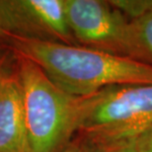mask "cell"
<instances>
[{"mask_svg": "<svg viewBox=\"0 0 152 152\" xmlns=\"http://www.w3.org/2000/svg\"><path fill=\"white\" fill-rule=\"evenodd\" d=\"M11 47L64 92L87 98L106 88L152 83V64L89 47L7 33Z\"/></svg>", "mask_w": 152, "mask_h": 152, "instance_id": "6da1fadb", "label": "cell"}, {"mask_svg": "<svg viewBox=\"0 0 152 152\" xmlns=\"http://www.w3.org/2000/svg\"><path fill=\"white\" fill-rule=\"evenodd\" d=\"M18 76L28 152H59L79 129L85 98L64 92L30 60L22 58Z\"/></svg>", "mask_w": 152, "mask_h": 152, "instance_id": "7a4b0ae2", "label": "cell"}, {"mask_svg": "<svg viewBox=\"0 0 152 152\" xmlns=\"http://www.w3.org/2000/svg\"><path fill=\"white\" fill-rule=\"evenodd\" d=\"M152 124V83L106 88L84 99L79 129L94 143L112 147Z\"/></svg>", "mask_w": 152, "mask_h": 152, "instance_id": "3957f363", "label": "cell"}, {"mask_svg": "<svg viewBox=\"0 0 152 152\" xmlns=\"http://www.w3.org/2000/svg\"><path fill=\"white\" fill-rule=\"evenodd\" d=\"M64 5L72 36L89 48L137 59L130 22L108 1L64 0Z\"/></svg>", "mask_w": 152, "mask_h": 152, "instance_id": "277c9868", "label": "cell"}, {"mask_svg": "<svg viewBox=\"0 0 152 152\" xmlns=\"http://www.w3.org/2000/svg\"><path fill=\"white\" fill-rule=\"evenodd\" d=\"M9 33L24 29L51 35L69 44L72 39L65 13L64 0L4 1Z\"/></svg>", "mask_w": 152, "mask_h": 152, "instance_id": "5b68a950", "label": "cell"}, {"mask_svg": "<svg viewBox=\"0 0 152 152\" xmlns=\"http://www.w3.org/2000/svg\"><path fill=\"white\" fill-rule=\"evenodd\" d=\"M0 152H28L22 86L18 75L0 76Z\"/></svg>", "mask_w": 152, "mask_h": 152, "instance_id": "8992f818", "label": "cell"}, {"mask_svg": "<svg viewBox=\"0 0 152 152\" xmlns=\"http://www.w3.org/2000/svg\"><path fill=\"white\" fill-rule=\"evenodd\" d=\"M130 28L137 59L152 64V11L130 21Z\"/></svg>", "mask_w": 152, "mask_h": 152, "instance_id": "52a82bcc", "label": "cell"}, {"mask_svg": "<svg viewBox=\"0 0 152 152\" xmlns=\"http://www.w3.org/2000/svg\"><path fill=\"white\" fill-rule=\"evenodd\" d=\"M115 9L132 21L137 20L152 11V0H112L108 1Z\"/></svg>", "mask_w": 152, "mask_h": 152, "instance_id": "ba28073f", "label": "cell"}, {"mask_svg": "<svg viewBox=\"0 0 152 152\" xmlns=\"http://www.w3.org/2000/svg\"><path fill=\"white\" fill-rule=\"evenodd\" d=\"M114 146H121L126 152H152V124L138 135Z\"/></svg>", "mask_w": 152, "mask_h": 152, "instance_id": "9c48e42d", "label": "cell"}, {"mask_svg": "<svg viewBox=\"0 0 152 152\" xmlns=\"http://www.w3.org/2000/svg\"><path fill=\"white\" fill-rule=\"evenodd\" d=\"M91 141V140H90ZM106 147L94 143L91 141L90 143H82V142H75L69 146L64 148L61 152H105Z\"/></svg>", "mask_w": 152, "mask_h": 152, "instance_id": "30bf717a", "label": "cell"}, {"mask_svg": "<svg viewBox=\"0 0 152 152\" xmlns=\"http://www.w3.org/2000/svg\"><path fill=\"white\" fill-rule=\"evenodd\" d=\"M9 32L8 20L6 14V8L4 1H0V36H5Z\"/></svg>", "mask_w": 152, "mask_h": 152, "instance_id": "8fae6325", "label": "cell"}, {"mask_svg": "<svg viewBox=\"0 0 152 152\" xmlns=\"http://www.w3.org/2000/svg\"><path fill=\"white\" fill-rule=\"evenodd\" d=\"M105 152H126L123 149L121 146H112V147H106Z\"/></svg>", "mask_w": 152, "mask_h": 152, "instance_id": "7c38bea8", "label": "cell"}, {"mask_svg": "<svg viewBox=\"0 0 152 152\" xmlns=\"http://www.w3.org/2000/svg\"><path fill=\"white\" fill-rule=\"evenodd\" d=\"M2 73H3V71H2V67H1V65H0V76L2 75Z\"/></svg>", "mask_w": 152, "mask_h": 152, "instance_id": "4fadbf2b", "label": "cell"}]
</instances>
